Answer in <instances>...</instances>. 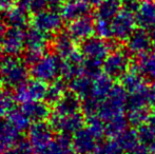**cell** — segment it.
Listing matches in <instances>:
<instances>
[{
	"label": "cell",
	"mask_w": 155,
	"mask_h": 154,
	"mask_svg": "<svg viewBox=\"0 0 155 154\" xmlns=\"http://www.w3.org/2000/svg\"><path fill=\"white\" fill-rule=\"evenodd\" d=\"M86 58L80 52H74L70 57L62 59L61 78L65 81H70L75 77L84 75V64Z\"/></svg>",
	"instance_id": "cell-19"
},
{
	"label": "cell",
	"mask_w": 155,
	"mask_h": 154,
	"mask_svg": "<svg viewBox=\"0 0 155 154\" xmlns=\"http://www.w3.org/2000/svg\"><path fill=\"white\" fill-rule=\"evenodd\" d=\"M113 139H115V142L118 144V146L120 147L121 150L126 153L132 151L133 149L136 148L140 144L137 131L129 129V128L127 130H124V132H121L119 135H117Z\"/></svg>",
	"instance_id": "cell-32"
},
{
	"label": "cell",
	"mask_w": 155,
	"mask_h": 154,
	"mask_svg": "<svg viewBox=\"0 0 155 154\" xmlns=\"http://www.w3.org/2000/svg\"><path fill=\"white\" fill-rule=\"evenodd\" d=\"M68 88V84H65V80L63 79H57L49 84L45 92V101H47L50 106H54L69 90Z\"/></svg>",
	"instance_id": "cell-31"
},
{
	"label": "cell",
	"mask_w": 155,
	"mask_h": 154,
	"mask_svg": "<svg viewBox=\"0 0 155 154\" xmlns=\"http://www.w3.org/2000/svg\"><path fill=\"white\" fill-rule=\"evenodd\" d=\"M151 91H152V94H153V97H154V99H155V82L153 84V86H152Z\"/></svg>",
	"instance_id": "cell-47"
},
{
	"label": "cell",
	"mask_w": 155,
	"mask_h": 154,
	"mask_svg": "<svg viewBox=\"0 0 155 154\" xmlns=\"http://www.w3.org/2000/svg\"><path fill=\"white\" fill-rule=\"evenodd\" d=\"M136 23L139 28L146 30L152 37H155V1L143 0L135 13Z\"/></svg>",
	"instance_id": "cell-14"
},
{
	"label": "cell",
	"mask_w": 155,
	"mask_h": 154,
	"mask_svg": "<svg viewBox=\"0 0 155 154\" xmlns=\"http://www.w3.org/2000/svg\"><path fill=\"white\" fill-rule=\"evenodd\" d=\"M54 130L48 121H39L31 125L28 130V140L32 145L35 153L41 150L55 138Z\"/></svg>",
	"instance_id": "cell-12"
},
{
	"label": "cell",
	"mask_w": 155,
	"mask_h": 154,
	"mask_svg": "<svg viewBox=\"0 0 155 154\" xmlns=\"http://www.w3.org/2000/svg\"><path fill=\"white\" fill-rule=\"evenodd\" d=\"M102 64H104V61H99V60L86 59L84 64V75L92 78V79H95L100 74H102Z\"/></svg>",
	"instance_id": "cell-37"
},
{
	"label": "cell",
	"mask_w": 155,
	"mask_h": 154,
	"mask_svg": "<svg viewBox=\"0 0 155 154\" xmlns=\"http://www.w3.org/2000/svg\"><path fill=\"white\" fill-rule=\"evenodd\" d=\"M19 139H20V132L15 127H13L8 118L0 116V152L5 151Z\"/></svg>",
	"instance_id": "cell-24"
},
{
	"label": "cell",
	"mask_w": 155,
	"mask_h": 154,
	"mask_svg": "<svg viewBox=\"0 0 155 154\" xmlns=\"http://www.w3.org/2000/svg\"><path fill=\"white\" fill-rule=\"evenodd\" d=\"M75 42L76 41L71 37L68 31H60L52 37V49L56 55L65 59L76 52Z\"/></svg>",
	"instance_id": "cell-20"
},
{
	"label": "cell",
	"mask_w": 155,
	"mask_h": 154,
	"mask_svg": "<svg viewBox=\"0 0 155 154\" xmlns=\"http://www.w3.org/2000/svg\"><path fill=\"white\" fill-rule=\"evenodd\" d=\"M153 103H155V99L152 94L151 88L145 86L135 92L129 93L127 98L126 111L139 109V108H149Z\"/></svg>",
	"instance_id": "cell-22"
},
{
	"label": "cell",
	"mask_w": 155,
	"mask_h": 154,
	"mask_svg": "<svg viewBox=\"0 0 155 154\" xmlns=\"http://www.w3.org/2000/svg\"><path fill=\"white\" fill-rule=\"evenodd\" d=\"M17 4V0H0V13H3Z\"/></svg>",
	"instance_id": "cell-42"
},
{
	"label": "cell",
	"mask_w": 155,
	"mask_h": 154,
	"mask_svg": "<svg viewBox=\"0 0 155 154\" xmlns=\"http://www.w3.org/2000/svg\"><path fill=\"white\" fill-rule=\"evenodd\" d=\"M115 43H110L104 38L89 37L81 41L79 45V52L86 59L104 61L110 54V50H115Z\"/></svg>",
	"instance_id": "cell-8"
},
{
	"label": "cell",
	"mask_w": 155,
	"mask_h": 154,
	"mask_svg": "<svg viewBox=\"0 0 155 154\" xmlns=\"http://www.w3.org/2000/svg\"><path fill=\"white\" fill-rule=\"evenodd\" d=\"M72 151V136L58 134L48 146L35 154H71Z\"/></svg>",
	"instance_id": "cell-25"
},
{
	"label": "cell",
	"mask_w": 155,
	"mask_h": 154,
	"mask_svg": "<svg viewBox=\"0 0 155 154\" xmlns=\"http://www.w3.org/2000/svg\"><path fill=\"white\" fill-rule=\"evenodd\" d=\"M152 36L146 30L139 29L135 30L132 35L127 40V50L130 54L137 56H143L149 53L150 48L153 44Z\"/></svg>",
	"instance_id": "cell-15"
},
{
	"label": "cell",
	"mask_w": 155,
	"mask_h": 154,
	"mask_svg": "<svg viewBox=\"0 0 155 154\" xmlns=\"http://www.w3.org/2000/svg\"><path fill=\"white\" fill-rule=\"evenodd\" d=\"M94 32H95V22L90 15L71 21L68 25V33L74 40L78 42H81L91 37Z\"/></svg>",
	"instance_id": "cell-16"
},
{
	"label": "cell",
	"mask_w": 155,
	"mask_h": 154,
	"mask_svg": "<svg viewBox=\"0 0 155 154\" xmlns=\"http://www.w3.org/2000/svg\"><path fill=\"white\" fill-rule=\"evenodd\" d=\"M136 69L145 78L155 82V53H147L139 56Z\"/></svg>",
	"instance_id": "cell-33"
},
{
	"label": "cell",
	"mask_w": 155,
	"mask_h": 154,
	"mask_svg": "<svg viewBox=\"0 0 155 154\" xmlns=\"http://www.w3.org/2000/svg\"><path fill=\"white\" fill-rule=\"evenodd\" d=\"M4 154H35V150L28 139H19L17 143L8 148Z\"/></svg>",
	"instance_id": "cell-36"
},
{
	"label": "cell",
	"mask_w": 155,
	"mask_h": 154,
	"mask_svg": "<svg viewBox=\"0 0 155 154\" xmlns=\"http://www.w3.org/2000/svg\"><path fill=\"white\" fill-rule=\"evenodd\" d=\"M81 1H86V2H89V3L91 4V5H95L96 6V4L98 3V2L100 1V0H81Z\"/></svg>",
	"instance_id": "cell-45"
},
{
	"label": "cell",
	"mask_w": 155,
	"mask_h": 154,
	"mask_svg": "<svg viewBox=\"0 0 155 154\" xmlns=\"http://www.w3.org/2000/svg\"><path fill=\"white\" fill-rule=\"evenodd\" d=\"M128 92L121 84H114L107 98L101 101L97 115L104 121L124 114L127 106Z\"/></svg>",
	"instance_id": "cell-3"
},
{
	"label": "cell",
	"mask_w": 155,
	"mask_h": 154,
	"mask_svg": "<svg viewBox=\"0 0 155 154\" xmlns=\"http://www.w3.org/2000/svg\"><path fill=\"white\" fill-rule=\"evenodd\" d=\"M8 120L12 123L13 127H15L19 132H25L30 129L32 125L31 119L28 117L27 114L25 113L21 107H13L11 111L6 114Z\"/></svg>",
	"instance_id": "cell-29"
},
{
	"label": "cell",
	"mask_w": 155,
	"mask_h": 154,
	"mask_svg": "<svg viewBox=\"0 0 155 154\" xmlns=\"http://www.w3.org/2000/svg\"><path fill=\"white\" fill-rule=\"evenodd\" d=\"M69 90L75 93L80 99H86L92 95L93 79L86 75H80L68 81Z\"/></svg>",
	"instance_id": "cell-26"
},
{
	"label": "cell",
	"mask_w": 155,
	"mask_h": 154,
	"mask_svg": "<svg viewBox=\"0 0 155 154\" xmlns=\"http://www.w3.org/2000/svg\"><path fill=\"white\" fill-rule=\"evenodd\" d=\"M29 67L23 57L3 55L0 58L1 82L8 89H16L28 80Z\"/></svg>",
	"instance_id": "cell-1"
},
{
	"label": "cell",
	"mask_w": 155,
	"mask_h": 154,
	"mask_svg": "<svg viewBox=\"0 0 155 154\" xmlns=\"http://www.w3.org/2000/svg\"><path fill=\"white\" fill-rule=\"evenodd\" d=\"M95 33L100 38L108 39L112 38V29H111V21L97 19L95 22Z\"/></svg>",
	"instance_id": "cell-39"
},
{
	"label": "cell",
	"mask_w": 155,
	"mask_h": 154,
	"mask_svg": "<svg viewBox=\"0 0 155 154\" xmlns=\"http://www.w3.org/2000/svg\"><path fill=\"white\" fill-rule=\"evenodd\" d=\"M1 20L6 25V28H19L25 29L28 28L30 21L29 12L19 5L14 6L10 10L2 13Z\"/></svg>",
	"instance_id": "cell-23"
},
{
	"label": "cell",
	"mask_w": 155,
	"mask_h": 154,
	"mask_svg": "<svg viewBox=\"0 0 155 154\" xmlns=\"http://www.w3.org/2000/svg\"><path fill=\"white\" fill-rule=\"evenodd\" d=\"M61 67L62 58L54 52L45 53L30 67V74L45 84H51L61 77Z\"/></svg>",
	"instance_id": "cell-2"
},
{
	"label": "cell",
	"mask_w": 155,
	"mask_h": 154,
	"mask_svg": "<svg viewBox=\"0 0 155 154\" xmlns=\"http://www.w3.org/2000/svg\"><path fill=\"white\" fill-rule=\"evenodd\" d=\"M104 125H106V135L114 138L128 129L129 121L124 114H120L104 121Z\"/></svg>",
	"instance_id": "cell-34"
},
{
	"label": "cell",
	"mask_w": 155,
	"mask_h": 154,
	"mask_svg": "<svg viewBox=\"0 0 155 154\" xmlns=\"http://www.w3.org/2000/svg\"><path fill=\"white\" fill-rule=\"evenodd\" d=\"M45 1H47V3H48V6H50V8H60V6H61L67 0H45Z\"/></svg>",
	"instance_id": "cell-43"
},
{
	"label": "cell",
	"mask_w": 155,
	"mask_h": 154,
	"mask_svg": "<svg viewBox=\"0 0 155 154\" xmlns=\"http://www.w3.org/2000/svg\"><path fill=\"white\" fill-rule=\"evenodd\" d=\"M14 107V97L4 89L0 88V116H4Z\"/></svg>",
	"instance_id": "cell-38"
},
{
	"label": "cell",
	"mask_w": 155,
	"mask_h": 154,
	"mask_svg": "<svg viewBox=\"0 0 155 154\" xmlns=\"http://www.w3.org/2000/svg\"><path fill=\"white\" fill-rule=\"evenodd\" d=\"M20 107L28 115V117L31 119L33 123H39V121H47L52 115L51 107L45 100L22 103Z\"/></svg>",
	"instance_id": "cell-21"
},
{
	"label": "cell",
	"mask_w": 155,
	"mask_h": 154,
	"mask_svg": "<svg viewBox=\"0 0 155 154\" xmlns=\"http://www.w3.org/2000/svg\"><path fill=\"white\" fill-rule=\"evenodd\" d=\"M131 56L128 50H113L102 64L104 74L112 78H121L130 70Z\"/></svg>",
	"instance_id": "cell-7"
},
{
	"label": "cell",
	"mask_w": 155,
	"mask_h": 154,
	"mask_svg": "<svg viewBox=\"0 0 155 154\" xmlns=\"http://www.w3.org/2000/svg\"><path fill=\"white\" fill-rule=\"evenodd\" d=\"M136 19L133 13L127 10H121L114 18L111 20L112 29V38L117 41L128 40V38L135 31Z\"/></svg>",
	"instance_id": "cell-10"
},
{
	"label": "cell",
	"mask_w": 155,
	"mask_h": 154,
	"mask_svg": "<svg viewBox=\"0 0 155 154\" xmlns=\"http://www.w3.org/2000/svg\"><path fill=\"white\" fill-rule=\"evenodd\" d=\"M149 149L151 150V152H152V153L155 154V143H153V144H152L151 146L149 147Z\"/></svg>",
	"instance_id": "cell-46"
},
{
	"label": "cell",
	"mask_w": 155,
	"mask_h": 154,
	"mask_svg": "<svg viewBox=\"0 0 155 154\" xmlns=\"http://www.w3.org/2000/svg\"><path fill=\"white\" fill-rule=\"evenodd\" d=\"M113 87L114 84H113L112 77L108 76L107 74H100L98 77L93 79V90L91 96L101 103L107 98Z\"/></svg>",
	"instance_id": "cell-28"
},
{
	"label": "cell",
	"mask_w": 155,
	"mask_h": 154,
	"mask_svg": "<svg viewBox=\"0 0 155 154\" xmlns=\"http://www.w3.org/2000/svg\"><path fill=\"white\" fill-rule=\"evenodd\" d=\"M50 39H52L50 36L45 35V33L35 29L34 27L27 28L25 38V52L23 58L30 67L45 53L49 47Z\"/></svg>",
	"instance_id": "cell-4"
},
{
	"label": "cell",
	"mask_w": 155,
	"mask_h": 154,
	"mask_svg": "<svg viewBox=\"0 0 155 154\" xmlns=\"http://www.w3.org/2000/svg\"><path fill=\"white\" fill-rule=\"evenodd\" d=\"M123 4L120 0H100L96 4L95 16L97 19L111 21L121 10Z\"/></svg>",
	"instance_id": "cell-27"
},
{
	"label": "cell",
	"mask_w": 155,
	"mask_h": 154,
	"mask_svg": "<svg viewBox=\"0 0 155 154\" xmlns=\"http://www.w3.org/2000/svg\"><path fill=\"white\" fill-rule=\"evenodd\" d=\"M121 86L124 88V90L129 93H133L139 89L147 86L145 82V77L139 73L137 69L135 70H129L123 77L120 78Z\"/></svg>",
	"instance_id": "cell-30"
},
{
	"label": "cell",
	"mask_w": 155,
	"mask_h": 154,
	"mask_svg": "<svg viewBox=\"0 0 155 154\" xmlns=\"http://www.w3.org/2000/svg\"><path fill=\"white\" fill-rule=\"evenodd\" d=\"M48 84L36 78L28 79L22 84L14 89V100L18 103H32V101L45 100Z\"/></svg>",
	"instance_id": "cell-6"
},
{
	"label": "cell",
	"mask_w": 155,
	"mask_h": 154,
	"mask_svg": "<svg viewBox=\"0 0 155 154\" xmlns=\"http://www.w3.org/2000/svg\"><path fill=\"white\" fill-rule=\"evenodd\" d=\"M82 100L72 91L68 90L64 95L53 106L52 114L59 116L71 115L81 112Z\"/></svg>",
	"instance_id": "cell-17"
},
{
	"label": "cell",
	"mask_w": 155,
	"mask_h": 154,
	"mask_svg": "<svg viewBox=\"0 0 155 154\" xmlns=\"http://www.w3.org/2000/svg\"><path fill=\"white\" fill-rule=\"evenodd\" d=\"M153 47H154V49H155V37H153Z\"/></svg>",
	"instance_id": "cell-48"
},
{
	"label": "cell",
	"mask_w": 155,
	"mask_h": 154,
	"mask_svg": "<svg viewBox=\"0 0 155 154\" xmlns=\"http://www.w3.org/2000/svg\"><path fill=\"white\" fill-rule=\"evenodd\" d=\"M0 82H1V74H0Z\"/></svg>",
	"instance_id": "cell-49"
},
{
	"label": "cell",
	"mask_w": 155,
	"mask_h": 154,
	"mask_svg": "<svg viewBox=\"0 0 155 154\" xmlns=\"http://www.w3.org/2000/svg\"><path fill=\"white\" fill-rule=\"evenodd\" d=\"M140 0H124L123 8L135 15V13L137 12L139 5H140Z\"/></svg>",
	"instance_id": "cell-41"
},
{
	"label": "cell",
	"mask_w": 155,
	"mask_h": 154,
	"mask_svg": "<svg viewBox=\"0 0 155 154\" xmlns=\"http://www.w3.org/2000/svg\"><path fill=\"white\" fill-rule=\"evenodd\" d=\"M49 123L57 134H65V135L73 136L76 132L84 128V117L82 112L64 116L52 114L49 119Z\"/></svg>",
	"instance_id": "cell-9"
},
{
	"label": "cell",
	"mask_w": 155,
	"mask_h": 154,
	"mask_svg": "<svg viewBox=\"0 0 155 154\" xmlns=\"http://www.w3.org/2000/svg\"><path fill=\"white\" fill-rule=\"evenodd\" d=\"M92 5L89 2L81 1V0H67L64 3L60 6V13L62 18L65 21L76 20L84 16H89Z\"/></svg>",
	"instance_id": "cell-18"
},
{
	"label": "cell",
	"mask_w": 155,
	"mask_h": 154,
	"mask_svg": "<svg viewBox=\"0 0 155 154\" xmlns=\"http://www.w3.org/2000/svg\"><path fill=\"white\" fill-rule=\"evenodd\" d=\"M25 30L19 28H6L5 33L1 42V49L3 55L20 56L25 49Z\"/></svg>",
	"instance_id": "cell-11"
},
{
	"label": "cell",
	"mask_w": 155,
	"mask_h": 154,
	"mask_svg": "<svg viewBox=\"0 0 155 154\" xmlns=\"http://www.w3.org/2000/svg\"><path fill=\"white\" fill-rule=\"evenodd\" d=\"M45 8H48V3L45 0H31L29 5V13L36 14Z\"/></svg>",
	"instance_id": "cell-40"
},
{
	"label": "cell",
	"mask_w": 155,
	"mask_h": 154,
	"mask_svg": "<svg viewBox=\"0 0 155 154\" xmlns=\"http://www.w3.org/2000/svg\"><path fill=\"white\" fill-rule=\"evenodd\" d=\"M5 30H6V25L0 19V49H1V42H2V39H3L4 33H5Z\"/></svg>",
	"instance_id": "cell-44"
},
{
	"label": "cell",
	"mask_w": 155,
	"mask_h": 154,
	"mask_svg": "<svg viewBox=\"0 0 155 154\" xmlns=\"http://www.w3.org/2000/svg\"><path fill=\"white\" fill-rule=\"evenodd\" d=\"M63 21L64 19L62 18L60 11L52 8L33 14L31 17L32 27L50 36L51 38L61 31Z\"/></svg>",
	"instance_id": "cell-5"
},
{
	"label": "cell",
	"mask_w": 155,
	"mask_h": 154,
	"mask_svg": "<svg viewBox=\"0 0 155 154\" xmlns=\"http://www.w3.org/2000/svg\"><path fill=\"white\" fill-rule=\"evenodd\" d=\"M99 142L93 132L86 127L72 136V148L75 154H93Z\"/></svg>",
	"instance_id": "cell-13"
},
{
	"label": "cell",
	"mask_w": 155,
	"mask_h": 154,
	"mask_svg": "<svg viewBox=\"0 0 155 154\" xmlns=\"http://www.w3.org/2000/svg\"><path fill=\"white\" fill-rule=\"evenodd\" d=\"M150 116L151 114H150L149 108H139V109L127 111V118H128L129 125L133 127L139 128L140 126L145 125Z\"/></svg>",
	"instance_id": "cell-35"
}]
</instances>
